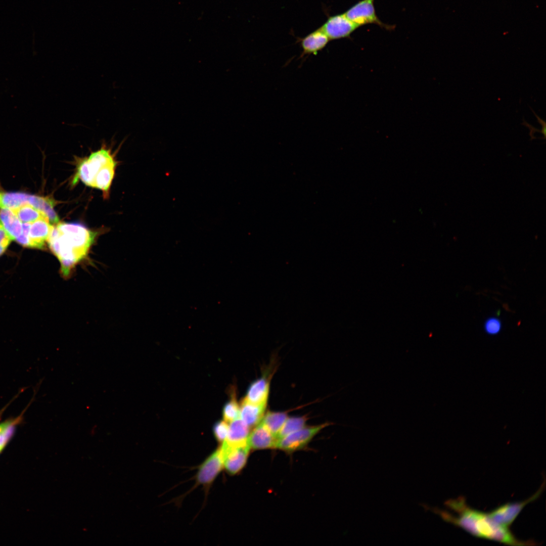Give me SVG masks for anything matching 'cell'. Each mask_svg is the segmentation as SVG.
<instances>
[{
	"instance_id": "obj_20",
	"label": "cell",
	"mask_w": 546,
	"mask_h": 546,
	"mask_svg": "<svg viewBox=\"0 0 546 546\" xmlns=\"http://www.w3.org/2000/svg\"><path fill=\"white\" fill-rule=\"evenodd\" d=\"M23 223H32L42 217H47L43 213L28 203L11 209Z\"/></svg>"
},
{
	"instance_id": "obj_19",
	"label": "cell",
	"mask_w": 546,
	"mask_h": 546,
	"mask_svg": "<svg viewBox=\"0 0 546 546\" xmlns=\"http://www.w3.org/2000/svg\"><path fill=\"white\" fill-rule=\"evenodd\" d=\"M116 164L114 160L101 170L95 179L93 188L101 190L105 193L109 191L114 177Z\"/></svg>"
},
{
	"instance_id": "obj_3",
	"label": "cell",
	"mask_w": 546,
	"mask_h": 546,
	"mask_svg": "<svg viewBox=\"0 0 546 546\" xmlns=\"http://www.w3.org/2000/svg\"><path fill=\"white\" fill-rule=\"evenodd\" d=\"M113 161L114 159L111 150L103 147L81 161L73 182L80 179L85 185L93 188L95 179L98 173L104 166Z\"/></svg>"
},
{
	"instance_id": "obj_13",
	"label": "cell",
	"mask_w": 546,
	"mask_h": 546,
	"mask_svg": "<svg viewBox=\"0 0 546 546\" xmlns=\"http://www.w3.org/2000/svg\"><path fill=\"white\" fill-rule=\"evenodd\" d=\"M269 391V380L266 377H261L250 384L244 399L256 404H266Z\"/></svg>"
},
{
	"instance_id": "obj_26",
	"label": "cell",
	"mask_w": 546,
	"mask_h": 546,
	"mask_svg": "<svg viewBox=\"0 0 546 546\" xmlns=\"http://www.w3.org/2000/svg\"><path fill=\"white\" fill-rule=\"evenodd\" d=\"M11 241V239L0 221V245H5L8 246Z\"/></svg>"
},
{
	"instance_id": "obj_11",
	"label": "cell",
	"mask_w": 546,
	"mask_h": 546,
	"mask_svg": "<svg viewBox=\"0 0 546 546\" xmlns=\"http://www.w3.org/2000/svg\"><path fill=\"white\" fill-rule=\"evenodd\" d=\"M277 438L263 424L259 423L250 433L247 444L250 449L275 448Z\"/></svg>"
},
{
	"instance_id": "obj_12",
	"label": "cell",
	"mask_w": 546,
	"mask_h": 546,
	"mask_svg": "<svg viewBox=\"0 0 546 546\" xmlns=\"http://www.w3.org/2000/svg\"><path fill=\"white\" fill-rule=\"evenodd\" d=\"M250 427L240 418L230 422L226 440L222 443L227 446H236L247 443Z\"/></svg>"
},
{
	"instance_id": "obj_17",
	"label": "cell",
	"mask_w": 546,
	"mask_h": 546,
	"mask_svg": "<svg viewBox=\"0 0 546 546\" xmlns=\"http://www.w3.org/2000/svg\"><path fill=\"white\" fill-rule=\"evenodd\" d=\"M28 203L43 213L50 222H59V218L54 209V202L49 198L30 195Z\"/></svg>"
},
{
	"instance_id": "obj_28",
	"label": "cell",
	"mask_w": 546,
	"mask_h": 546,
	"mask_svg": "<svg viewBox=\"0 0 546 546\" xmlns=\"http://www.w3.org/2000/svg\"><path fill=\"white\" fill-rule=\"evenodd\" d=\"M8 246L5 245H0V256L5 252Z\"/></svg>"
},
{
	"instance_id": "obj_23",
	"label": "cell",
	"mask_w": 546,
	"mask_h": 546,
	"mask_svg": "<svg viewBox=\"0 0 546 546\" xmlns=\"http://www.w3.org/2000/svg\"><path fill=\"white\" fill-rule=\"evenodd\" d=\"M222 413L223 419L226 422H231L240 417V406L235 396L225 404Z\"/></svg>"
},
{
	"instance_id": "obj_10",
	"label": "cell",
	"mask_w": 546,
	"mask_h": 546,
	"mask_svg": "<svg viewBox=\"0 0 546 546\" xmlns=\"http://www.w3.org/2000/svg\"><path fill=\"white\" fill-rule=\"evenodd\" d=\"M54 226L47 217H42L30 223L29 232V247L42 248L48 242Z\"/></svg>"
},
{
	"instance_id": "obj_4",
	"label": "cell",
	"mask_w": 546,
	"mask_h": 546,
	"mask_svg": "<svg viewBox=\"0 0 546 546\" xmlns=\"http://www.w3.org/2000/svg\"><path fill=\"white\" fill-rule=\"evenodd\" d=\"M333 424L327 422L319 425L304 427L277 439L275 448L288 453L303 449L323 429Z\"/></svg>"
},
{
	"instance_id": "obj_27",
	"label": "cell",
	"mask_w": 546,
	"mask_h": 546,
	"mask_svg": "<svg viewBox=\"0 0 546 546\" xmlns=\"http://www.w3.org/2000/svg\"><path fill=\"white\" fill-rule=\"evenodd\" d=\"M13 400H11L8 404L6 405L3 408H2L0 410V420H1V418H2V415H3V413H4V412L5 411V410H6L7 407L9 406V405L12 402Z\"/></svg>"
},
{
	"instance_id": "obj_16",
	"label": "cell",
	"mask_w": 546,
	"mask_h": 546,
	"mask_svg": "<svg viewBox=\"0 0 546 546\" xmlns=\"http://www.w3.org/2000/svg\"><path fill=\"white\" fill-rule=\"evenodd\" d=\"M0 221L12 240H15L22 233V224L10 209H1Z\"/></svg>"
},
{
	"instance_id": "obj_18",
	"label": "cell",
	"mask_w": 546,
	"mask_h": 546,
	"mask_svg": "<svg viewBox=\"0 0 546 546\" xmlns=\"http://www.w3.org/2000/svg\"><path fill=\"white\" fill-rule=\"evenodd\" d=\"M287 418L286 413L268 411L264 415L260 423L277 438Z\"/></svg>"
},
{
	"instance_id": "obj_25",
	"label": "cell",
	"mask_w": 546,
	"mask_h": 546,
	"mask_svg": "<svg viewBox=\"0 0 546 546\" xmlns=\"http://www.w3.org/2000/svg\"><path fill=\"white\" fill-rule=\"evenodd\" d=\"M484 328L487 334L490 335H496L501 330V321L496 317H489L485 321Z\"/></svg>"
},
{
	"instance_id": "obj_14",
	"label": "cell",
	"mask_w": 546,
	"mask_h": 546,
	"mask_svg": "<svg viewBox=\"0 0 546 546\" xmlns=\"http://www.w3.org/2000/svg\"><path fill=\"white\" fill-rule=\"evenodd\" d=\"M266 404H256L244 399L240 407V418L250 427L256 426L261 422Z\"/></svg>"
},
{
	"instance_id": "obj_9",
	"label": "cell",
	"mask_w": 546,
	"mask_h": 546,
	"mask_svg": "<svg viewBox=\"0 0 546 546\" xmlns=\"http://www.w3.org/2000/svg\"><path fill=\"white\" fill-rule=\"evenodd\" d=\"M358 27L343 13L330 17L320 29L330 40H333L347 37Z\"/></svg>"
},
{
	"instance_id": "obj_7",
	"label": "cell",
	"mask_w": 546,
	"mask_h": 546,
	"mask_svg": "<svg viewBox=\"0 0 546 546\" xmlns=\"http://www.w3.org/2000/svg\"><path fill=\"white\" fill-rule=\"evenodd\" d=\"M374 2V0L359 1L344 14L349 20L359 27L374 23L389 29V26L382 23L376 15Z\"/></svg>"
},
{
	"instance_id": "obj_1",
	"label": "cell",
	"mask_w": 546,
	"mask_h": 546,
	"mask_svg": "<svg viewBox=\"0 0 546 546\" xmlns=\"http://www.w3.org/2000/svg\"><path fill=\"white\" fill-rule=\"evenodd\" d=\"M419 505L425 511H431L439 516L444 521L460 527L475 537L511 545L536 544L533 541L518 539L509 527L495 522L488 513L469 506L464 497L449 499L444 503L445 506L456 515L438 507H430L424 503H419Z\"/></svg>"
},
{
	"instance_id": "obj_22",
	"label": "cell",
	"mask_w": 546,
	"mask_h": 546,
	"mask_svg": "<svg viewBox=\"0 0 546 546\" xmlns=\"http://www.w3.org/2000/svg\"><path fill=\"white\" fill-rule=\"evenodd\" d=\"M307 418L305 417H292L286 419L278 433L277 439L283 438L305 427Z\"/></svg>"
},
{
	"instance_id": "obj_6",
	"label": "cell",
	"mask_w": 546,
	"mask_h": 546,
	"mask_svg": "<svg viewBox=\"0 0 546 546\" xmlns=\"http://www.w3.org/2000/svg\"><path fill=\"white\" fill-rule=\"evenodd\" d=\"M223 469V451L221 446L211 453L199 466L196 482L206 489L209 487Z\"/></svg>"
},
{
	"instance_id": "obj_15",
	"label": "cell",
	"mask_w": 546,
	"mask_h": 546,
	"mask_svg": "<svg viewBox=\"0 0 546 546\" xmlns=\"http://www.w3.org/2000/svg\"><path fill=\"white\" fill-rule=\"evenodd\" d=\"M329 40L326 34L320 28L318 29L307 35L301 40L302 55H315L326 46Z\"/></svg>"
},
{
	"instance_id": "obj_5",
	"label": "cell",
	"mask_w": 546,
	"mask_h": 546,
	"mask_svg": "<svg viewBox=\"0 0 546 546\" xmlns=\"http://www.w3.org/2000/svg\"><path fill=\"white\" fill-rule=\"evenodd\" d=\"M544 487L545 480H544L539 489L526 500L505 504L489 512L488 514L497 523L509 527L526 505L535 500L540 496Z\"/></svg>"
},
{
	"instance_id": "obj_24",
	"label": "cell",
	"mask_w": 546,
	"mask_h": 546,
	"mask_svg": "<svg viewBox=\"0 0 546 546\" xmlns=\"http://www.w3.org/2000/svg\"><path fill=\"white\" fill-rule=\"evenodd\" d=\"M213 433L216 440L221 444L225 440L228 436L229 425L225 421H220L215 424L213 427Z\"/></svg>"
},
{
	"instance_id": "obj_21",
	"label": "cell",
	"mask_w": 546,
	"mask_h": 546,
	"mask_svg": "<svg viewBox=\"0 0 546 546\" xmlns=\"http://www.w3.org/2000/svg\"><path fill=\"white\" fill-rule=\"evenodd\" d=\"M29 196L22 193H1L0 207L10 209L16 208L28 203Z\"/></svg>"
},
{
	"instance_id": "obj_2",
	"label": "cell",
	"mask_w": 546,
	"mask_h": 546,
	"mask_svg": "<svg viewBox=\"0 0 546 546\" xmlns=\"http://www.w3.org/2000/svg\"><path fill=\"white\" fill-rule=\"evenodd\" d=\"M95 236L94 232L78 223L59 222L54 226L48 243L60 263L64 276H68L85 258Z\"/></svg>"
},
{
	"instance_id": "obj_8",
	"label": "cell",
	"mask_w": 546,
	"mask_h": 546,
	"mask_svg": "<svg viewBox=\"0 0 546 546\" xmlns=\"http://www.w3.org/2000/svg\"><path fill=\"white\" fill-rule=\"evenodd\" d=\"M223 451V468L231 475L240 472L246 466L251 450L248 444L227 446L220 445Z\"/></svg>"
},
{
	"instance_id": "obj_29",
	"label": "cell",
	"mask_w": 546,
	"mask_h": 546,
	"mask_svg": "<svg viewBox=\"0 0 546 546\" xmlns=\"http://www.w3.org/2000/svg\"><path fill=\"white\" fill-rule=\"evenodd\" d=\"M1 193H0V197H1Z\"/></svg>"
}]
</instances>
